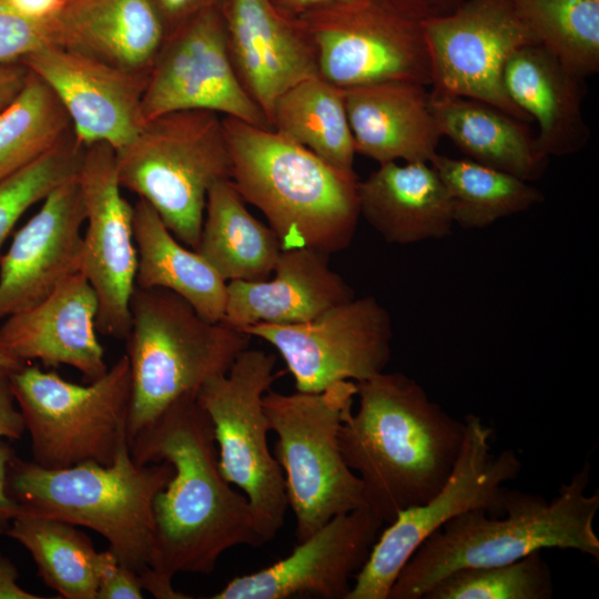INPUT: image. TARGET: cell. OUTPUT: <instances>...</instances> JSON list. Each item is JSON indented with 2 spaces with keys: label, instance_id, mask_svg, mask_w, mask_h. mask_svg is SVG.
Returning a JSON list of instances; mask_svg holds the SVG:
<instances>
[{
  "label": "cell",
  "instance_id": "cell-1",
  "mask_svg": "<svg viewBox=\"0 0 599 599\" xmlns=\"http://www.w3.org/2000/svg\"><path fill=\"white\" fill-rule=\"evenodd\" d=\"M128 445L140 464L173 467L153 504V552L140 576L143 590L158 599L191 598L172 586L177 573L210 575L229 549L263 545L246 497L220 471L212 424L196 396L175 402Z\"/></svg>",
  "mask_w": 599,
  "mask_h": 599
},
{
  "label": "cell",
  "instance_id": "cell-21",
  "mask_svg": "<svg viewBox=\"0 0 599 599\" xmlns=\"http://www.w3.org/2000/svg\"><path fill=\"white\" fill-rule=\"evenodd\" d=\"M97 294L77 272L38 304L6 317L0 337L22 363L68 365L93 380L109 368L97 336Z\"/></svg>",
  "mask_w": 599,
  "mask_h": 599
},
{
  "label": "cell",
  "instance_id": "cell-3",
  "mask_svg": "<svg viewBox=\"0 0 599 599\" xmlns=\"http://www.w3.org/2000/svg\"><path fill=\"white\" fill-rule=\"evenodd\" d=\"M590 473L587 457L550 501L538 494L507 489L502 515L471 509L454 517L407 560L388 599H423L455 570L508 564L545 549L576 550L598 560L593 520L599 491L587 494Z\"/></svg>",
  "mask_w": 599,
  "mask_h": 599
},
{
  "label": "cell",
  "instance_id": "cell-20",
  "mask_svg": "<svg viewBox=\"0 0 599 599\" xmlns=\"http://www.w3.org/2000/svg\"><path fill=\"white\" fill-rule=\"evenodd\" d=\"M222 12L237 78L270 123L286 90L319 75L315 49L297 18L273 0H225Z\"/></svg>",
  "mask_w": 599,
  "mask_h": 599
},
{
  "label": "cell",
  "instance_id": "cell-35",
  "mask_svg": "<svg viewBox=\"0 0 599 599\" xmlns=\"http://www.w3.org/2000/svg\"><path fill=\"white\" fill-rule=\"evenodd\" d=\"M551 570L541 551L496 566L455 570L432 586L423 599H550Z\"/></svg>",
  "mask_w": 599,
  "mask_h": 599
},
{
  "label": "cell",
  "instance_id": "cell-18",
  "mask_svg": "<svg viewBox=\"0 0 599 599\" xmlns=\"http://www.w3.org/2000/svg\"><path fill=\"white\" fill-rule=\"evenodd\" d=\"M383 520L368 507L333 517L285 558L230 580L212 599H346Z\"/></svg>",
  "mask_w": 599,
  "mask_h": 599
},
{
  "label": "cell",
  "instance_id": "cell-39",
  "mask_svg": "<svg viewBox=\"0 0 599 599\" xmlns=\"http://www.w3.org/2000/svg\"><path fill=\"white\" fill-rule=\"evenodd\" d=\"M11 370L0 367V438L7 440L20 439L26 433L23 417L11 388Z\"/></svg>",
  "mask_w": 599,
  "mask_h": 599
},
{
  "label": "cell",
  "instance_id": "cell-23",
  "mask_svg": "<svg viewBox=\"0 0 599 599\" xmlns=\"http://www.w3.org/2000/svg\"><path fill=\"white\" fill-rule=\"evenodd\" d=\"M426 87L388 81L342 89L356 154L378 164L429 163L441 134Z\"/></svg>",
  "mask_w": 599,
  "mask_h": 599
},
{
  "label": "cell",
  "instance_id": "cell-8",
  "mask_svg": "<svg viewBox=\"0 0 599 599\" xmlns=\"http://www.w3.org/2000/svg\"><path fill=\"white\" fill-rule=\"evenodd\" d=\"M115 160L121 187L146 201L181 243L196 250L207 192L231 179L222 115L187 110L149 120Z\"/></svg>",
  "mask_w": 599,
  "mask_h": 599
},
{
  "label": "cell",
  "instance_id": "cell-27",
  "mask_svg": "<svg viewBox=\"0 0 599 599\" xmlns=\"http://www.w3.org/2000/svg\"><path fill=\"white\" fill-rule=\"evenodd\" d=\"M430 105L441 136L467 159L528 182L545 173L549 158L526 122L469 98L430 93Z\"/></svg>",
  "mask_w": 599,
  "mask_h": 599
},
{
  "label": "cell",
  "instance_id": "cell-6",
  "mask_svg": "<svg viewBox=\"0 0 599 599\" xmlns=\"http://www.w3.org/2000/svg\"><path fill=\"white\" fill-rule=\"evenodd\" d=\"M125 337L131 374L128 439L151 426L170 406L196 396L209 379L226 373L251 336L212 323L177 294L134 287Z\"/></svg>",
  "mask_w": 599,
  "mask_h": 599
},
{
  "label": "cell",
  "instance_id": "cell-7",
  "mask_svg": "<svg viewBox=\"0 0 599 599\" xmlns=\"http://www.w3.org/2000/svg\"><path fill=\"white\" fill-rule=\"evenodd\" d=\"M355 398L356 384L351 380L318 393L270 389L263 397L270 430L277 436L275 458L284 474L297 542L333 517L368 507L363 484L339 445L341 426Z\"/></svg>",
  "mask_w": 599,
  "mask_h": 599
},
{
  "label": "cell",
  "instance_id": "cell-44",
  "mask_svg": "<svg viewBox=\"0 0 599 599\" xmlns=\"http://www.w3.org/2000/svg\"><path fill=\"white\" fill-rule=\"evenodd\" d=\"M29 70L16 62L0 64V110L22 89Z\"/></svg>",
  "mask_w": 599,
  "mask_h": 599
},
{
  "label": "cell",
  "instance_id": "cell-47",
  "mask_svg": "<svg viewBox=\"0 0 599 599\" xmlns=\"http://www.w3.org/2000/svg\"><path fill=\"white\" fill-rule=\"evenodd\" d=\"M22 364V362H20L14 355L10 353V351L6 347L0 337V367L14 369Z\"/></svg>",
  "mask_w": 599,
  "mask_h": 599
},
{
  "label": "cell",
  "instance_id": "cell-38",
  "mask_svg": "<svg viewBox=\"0 0 599 599\" xmlns=\"http://www.w3.org/2000/svg\"><path fill=\"white\" fill-rule=\"evenodd\" d=\"M143 587L138 572L115 558L105 568L95 599H142Z\"/></svg>",
  "mask_w": 599,
  "mask_h": 599
},
{
  "label": "cell",
  "instance_id": "cell-43",
  "mask_svg": "<svg viewBox=\"0 0 599 599\" xmlns=\"http://www.w3.org/2000/svg\"><path fill=\"white\" fill-rule=\"evenodd\" d=\"M18 569L14 564L0 551V599H42L43 597L23 589L18 583Z\"/></svg>",
  "mask_w": 599,
  "mask_h": 599
},
{
  "label": "cell",
  "instance_id": "cell-25",
  "mask_svg": "<svg viewBox=\"0 0 599 599\" xmlns=\"http://www.w3.org/2000/svg\"><path fill=\"white\" fill-rule=\"evenodd\" d=\"M50 26L53 44L144 74L167 38L152 0H65Z\"/></svg>",
  "mask_w": 599,
  "mask_h": 599
},
{
  "label": "cell",
  "instance_id": "cell-12",
  "mask_svg": "<svg viewBox=\"0 0 599 599\" xmlns=\"http://www.w3.org/2000/svg\"><path fill=\"white\" fill-rule=\"evenodd\" d=\"M296 18L315 49L319 77L329 83L430 85L423 20L395 0H334Z\"/></svg>",
  "mask_w": 599,
  "mask_h": 599
},
{
  "label": "cell",
  "instance_id": "cell-46",
  "mask_svg": "<svg viewBox=\"0 0 599 599\" xmlns=\"http://www.w3.org/2000/svg\"><path fill=\"white\" fill-rule=\"evenodd\" d=\"M334 0H273L283 12L296 17L305 10Z\"/></svg>",
  "mask_w": 599,
  "mask_h": 599
},
{
  "label": "cell",
  "instance_id": "cell-33",
  "mask_svg": "<svg viewBox=\"0 0 599 599\" xmlns=\"http://www.w3.org/2000/svg\"><path fill=\"white\" fill-rule=\"evenodd\" d=\"M70 129L53 91L29 71L22 89L0 110V181L51 151Z\"/></svg>",
  "mask_w": 599,
  "mask_h": 599
},
{
  "label": "cell",
  "instance_id": "cell-11",
  "mask_svg": "<svg viewBox=\"0 0 599 599\" xmlns=\"http://www.w3.org/2000/svg\"><path fill=\"white\" fill-rule=\"evenodd\" d=\"M464 424L463 447L444 486L424 504L399 511L378 534L346 599H388L398 573L416 549L461 512L484 509L502 515L505 484L518 477L521 461L512 449L493 450V428L479 416L468 414Z\"/></svg>",
  "mask_w": 599,
  "mask_h": 599
},
{
  "label": "cell",
  "instance_id": "cell-36",
  "mask_svg": "<svg viewBox=\"0 0 599 599\" xmlns=\"http://www.w3.org/2000/svg\"><path fill=\"white\" fill-rule=\"evenodd\" d=\"M84 148L68 135L51 151L0 181V248L18 220L78 174Z\"/></svg>",
  "mask_w": 599,
  "mask_h": 599
},
{
  "label": "cell",
  "instance_id": "cell-17",
  "mask_svg": "<svg viewBox=\"0 0 599 599\" xmlns=\"http://www.w3.org/2000/svg\"><path fill=\"white\" fill-rule=\"evenodd\" d=\"M21 62L53 91L82 146L106 143L116 151L145 123L141 102L148 74L53 43Z\"/></svg>",
  "mask_w": 599,
  "mask_h": 599
},
{
  "label": "cell",
  "instance_id": "cell-42",
  "mask_svg": "<svg viewBox=\"0 0 599 599\" xmlns=\"http://www.w3.org/2000/svg\"><path fill=\"white\" fill-rule=\"evenodd\" d=\"M16 13L39 22L53 19L65 0H1Z\"/></svg>",
  "mask_w": 599,
  "mask_h": 599
},
{
  "label": "cell",
  "instance_id": "cell-28",
  "mask_svg": "<svg viewBox=\"0 0 599 599\" xmlns=\"http://www.w3.org/2000/svg\"><path fill=\"white\" fill-rule=\"evenodd\" d=\"M133 234L136 287L171 291L204 319L222 321L227 283L195 250L181 243L142 199L133 205Z\"/></svg>",
  "mask_w": 599,
  "mask_h": 599
},
{
  "label": "cell",
  "instance_id": "cell-45",
  "mask_svg": "<svg viewBox=\"0 0 599 599\" xmlns=\"http://www.w3.org/2000/svg\"><path fill=\"white\" fill-rule=\"evenodd\" d=\"M415 17L426 20L447 14L465 0H395Z\"/></svg>",
  "mask_w": 599,
  "mask_h": 599
},
{
  "label": "cell",
  "instance_id": "cell-5",
  "mask_svg": "<svg viewBox=\"0 0 599 599\" xmlns=\"http://www.w3.org/2000/svg\"><path fill=\"white\" fill-rule=\"evenodd\" d=\"M172 475L166 461H135L125 441L110 465L45 468L16 455L8 488L19 511L92 529L120 564L141 576L153 552V504Z\"/></svg>",
  "mask_w": 599,
  "mask_h": 599
},
{
  "label": "cell",
  "instance_id": "cell-40",
  "mask_svg": "<svg viewBox=\"0 0 599 599\" xmlns=\"http://www.w3.org/2000/svg\"><path fill=\"white\" fill-rule=\"evenodd\" d=\"M158 9L167 35L194 14L212 8L222 9L225 0H152Z\"/></svg>",
  "mask_w": 599,
  "mask_h": 599
},
{
  "label": "cell",
  "instance_id": "cell-2",
  "mask_svg": "<svg viewBox=\"0 0 599 599\" xmlns=\"http://www.w3.org/2000/svg\"><path fill=\"white\" fill-rule=\"evenodd\" d=\"M355 384L358 407L345 417L339 445L368 508L389 524L444 486L461 450L465 424L399 372Z\"/></svg>",
  "mask_w": 599,
  "mask_h": 599
},
{
  "label": "cell",
  "instance_id": "cell-31",
  "mask_svg": "<svg viewBox=\"0 0 599 599\" xmlns=\"http://www.w3.org/2000/svg\"><path fill=\"white\" fill-rule=\"evenodd\" d=\"M270 125L331 166L355 173L356 151L343 90L322 77L305 79L286 90L274 104Z\"/></svg>",
  "mask_w": 599,
  "mask_h": 599
},
{
  "label": "cell",
  "instance_id": "cell-14",
  "mask_svg": "<svg viewBox=\"0 0 599 599\" xmlns=\"http://www.w3.org/2000/svg\"><path fill=\"white\" fill-rule=\"evenodd\" d=\"M423 28L433 95L479 100L529 122L504 85L512 53L537 44L511 0H465L447 14L423 20Z\"/></svg>",
  "mask_w": 599,
  "mask_h": 599
},
{
  "label": "cell",
  "instance_id": "cell-37",
  "mask_svg": "<svg viewBox=\"0 0 599 599\" xmlns=\"http://www.w3.org/2000/svg\"><path fill=\"white\" fill-rule=\"evenodd\" d=\"M53 43L50 21L27 19L0 0V64L22 60Z\"/></svg>",
  "mask_w": 599,
  "mask_h": 599
},
{
  "label": "cell",
  "instance_id": "cell-10",
  "mask_svg": "<svg viewBox=\"0 0 599 599\" xmlns=\"http://www.w3.org/2000/svg\"><path fill=\"white\" fill-rule=\"evenodd\" d=\"M276 356L244 349L230 369L209 379L196 393L206 413L224 479L240 488L253 512L263 544L284 525L288 508L284 474L267 441L268 420L263 397L281 376Z\"/></svg>",
  "mask_w": 599,
  "mask_h": 599
},
{
  "label": "cell",
  "instance_id": "cell-32",
  "mask_svg": "<svg viewBox=\"0 0 599 599\" xmlns=\"http://www.w3.org/2000/svg\"><path fill=\"white\" fill-rule=\"evenodd\" d=\"M429 163L449 194L455 224L466 230L484 229L544 201L530 182L469 159L437 153Z\"/></svg>",
  "mask_w": 599,
  "mask_h": 599
},
{
  "label": "cell",
  "instance_id": "cell-29",
  "mask_svg": "<svg viewBox=\"0 0 599 599\" xmlns=\"http://www.w3.org/2000/svg\"><path fill=\"white\" fill-rule=\"evenodd\" d=\"M227 283L270 278L282 245L268 226L254 217L231 179L214 182L195 250Z\"/></svg>",
  "mask_w": 599,
  "mask_h": 599
},
{
  "label": "cell",
  "instance_id": "cell-34",
  "mask_svg": "<svg viewBox=\"0 0 599 599\" xmlns=\"http://www.w3.org/2000/svg\"><path fill=\"white\" fill-rule=\"evenodd\" d=\"M537 44L576 74L599 70V0H511Z\"/></svg>",
  "mask_w": 599,
  "mask_h": 599
},
{
  "label": "cell",
  "instance_id": "cell-19",
  "mask_svg": "<svg viewBox=\"0 0 599 599\" xmlns=\"http://www.w3.org/2000/svg\"><path fill=\"white\" fill-rule=\"evenodd\" d=\"M77 175L42 200L0 255V319L38 304L80 272L85 211Z\"/></svg>",
  "mask_w": 599,
  "mask_h": 599
},
{
  "label": "cell",
  "instance_id": "cell-24",
  "mask_svg": "<svg viewBox=\"0 0 599 599\" xmlns=\"http://www.w3.org/2000/svg\"><path fill=\"white\" fill-rule=\"evenodd\" d=\"M504 85L517 109L537 122L536 140L545 155L567 156L587 145L590 131L582 114L585 78L542 45L527 44L512 53L505 65Z\"/></svg>",
  "mask_w": 599,
  "mask_h": 599
},
{
  "label": "cell",
  "instance_id": "cell-26",
  "mask_svg": "<svg viewBox=\"0 0 599 599\" xmlns=\"http://www.w3.org/2000/svg\"><path fill=\"white\" fill-rule=\"evenodd\" d=\"M359 215L388 243L446 237L455 225L449 194L428 162L379 164L357 185Z\"/></svg>",
  "mask_w": 599,
  "mask_h": 599
},
{
  "label": "cell",
  "instance_id": "cell-22",
  "mask_svg": "<svg viewBox=\"0 0 599 599\" xmlns=\"http://www.w3.org/2000/svg\"><path fill=\"white\" fill-rule=\"evenodd\" d=\"M328 256L311 247L282 250L272 278L227 282L221 322L240 331L254 324H300L354 298Z\"/></svg>",
  "mask_w": 599,
  "mask_h": 599
},
{
  "label": "cell",
  "instance_id": "cell-9",
  "mask_svg": "<svg viewBox=\"0 0 599 599\" xmlns=\"http://www.w3.org/2000/svg\"><path fill=\"white\" fill-rule=\"evenodd\" d=\"M10 382L38 465H110L128 441L131 374L125 354L85 385L27 363L10 372Z\"/></svg>",
  "mask_w": 599,
  "mask_h": 599
},
{
  "label": "cell",
  "instance_id": "cell-15",
  "mask_svg": "<svg viewBox=\"0 0 599 599\" xmlns=\"http://www.w3.org/2000/svg\"><path fill=\"white\" fill-rule=\"evenodd\" d=\"M144 121L187 110H204L271 128L233 67L222 9L203 10L166 38L146 79Z\"/></svg>",
  "mask_w": 599,
  "mask_h": 599
},
{
  "label": "cell",
  "instance_id": "cell-4",
  "mask_svg": "<svg viewBox=\"0 0 599 599\" xmlns=\"http://www.w3.org/2000/svg\"><path fill=\"white\" fill-rule=\"evenodd\" d=\"M231 181L266 217L282 250L347 248L359 215L356 173L342 172L272 128L222 116Z\"/></svg>",
  "mask_w": 599,
  "mask_h": 599
},
{
  "label": "cell",
  "instance_id": "cell-30",
  "mask_svg": "<svg viewBox=\"0 0 599 599\" xmlns=\"http://www.w3.org/2000/svg\"><path fill=\"white\" fill-rule=\"evenodd\" d=\"M31 555L43 582L64 599H95L100 579L115 559L65 521L18 511L4 532ZM118 559V558H116Z\"/></svg>",
  "mask_w": 599,
  "mask_h": 599
},
{
  "label": "cell",
  "instance_id": "cell-13",
  "mask_svg": "<svg viewBox=\"0 0 599 599\" xmlns=\"http://www.w3.org/2000/svg\"><path fill=\"white\" fill-rule=\"evenodd\" d=\"M241 332L272 345L297 392L318 393L384 372L392 356L393 324L374 297H354L300 324H254Z\"/></svg>",
  "mask_w": 599,
  "mask_h": 599
},
{
  "label": "cell",
  "instance_id": "cell-41",
  "mask_svg": "<svg viewBox=\"0 0 599 599\" xmlns=\"http://www.w3.org/2000/svg\"><path fill=\"white\" fill-rule=\"evenodd\" d=\"M16 453L11 445L0 438V534H4L19 511V506L9 493L8 474Z\"/></svg>",
  "mask_w": 599,
  "mask_h": 599
},
{
  "label": "cell",
  "instance_id": "cell-16",
  "mask_svg": "<svg viewBox=\"0 0 599 599\" xmlns=\"http://www.w3.org/2000/svg\"><path fill=\"white\" fill-rule=\"evenodd\" d=\"M78 182L85 211L80 272L98 297L97 329L125 339L131 325L138 253L133 205L121 194L115 150L106 143L84 146Z\"/></svg>",
  "mask_w": 599,
  "mask_h": 599
}]
</instances>
